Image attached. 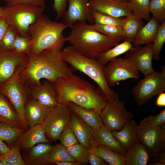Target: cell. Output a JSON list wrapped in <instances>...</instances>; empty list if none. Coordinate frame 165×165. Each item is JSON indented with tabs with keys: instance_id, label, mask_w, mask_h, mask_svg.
I'll return each instance as SVG.
<instances>
[{
	"instance_id": "obj_1",
	"label": "cell",
	"mask_w": 165,
	"mask_h": 165,
	"mask_svg": "<svg viewBox=\"0 0 165 165\" xmlns=\"http://www.w3.org/2000/svg\"><path fill=\"white\" fill-rule=\"evenodd\" d=\"M53 84L59 103L72 102L101 113L108 102L100 88L73 74L59 78Z\"/></svg>"
},
{
	"instance_id": "obj_2",
	"label": "cell",
	"mask_w": 165,
	"mask_h": 165,
	"mask_svg": "<svg viewBox=\"0 0 165 165\" xmlns=\"http://www.w3.org/2000/svg\"><path fill=\"white\" fill-rule=\"evenodd\" d=\"M61 51L47 49L38 54H28V62L19 75V79L29 87L40 85L42 79L53 83L61 77L72 74Z\"/></svg>"
},
{
	"instance_id": "obj_3",
	"label": "cell",
	"mask_w": 165,
	"mask_h": 165,
	"mask_svg": "<svg viewBox=\"0 0 165 165\" xmlns=\"http://www.w3.org/2000/svg\"><path fill=\"white\" fill-rule=\"evenodd\" d=\"M66 41L83 56L95 58L101 52L120 43L123 38L107 36L97 31L86 21L77 22L71 27Z\"/></svg>"
},
{
	"instance_id": "obj_4",
	"label": "cell",
	"mask_w": 165,
	"mask_h": 165,
	"mask_svg": "<svg viewBox=\"0 0 165 165\" xmlns=\"http://www.w3.org/2000/svg\"><path fill=\"white\" fill-rule=\"evenodd\" d=\"M67 28L63 22L52 21L42 14L28 28L31 43L29 53L38 54L47 49L62 50L67 42L63 32Z\"/></svg>"
},
{
	"instance_id": "obj_5",
	"label": "cell",
	"mask_w": 165,
	"mask_h": 165,
	"mask_svg": "<svg viewBox=\"0 0 165 165\" xmlns=\"http://www.w3.org/2000/svg\"><path fill=\"white\" fill-rule=\"evenodd\" d=\"M61 55L63 60L70 64L72 71H79L94 80L103 91L108 101L115 103L119 100L118 94L110 88L106 81L105 66L96 59L83 56L71 46L63 48Z\"/></svg>"
},
{
	"instance_id": "obj_6",
	"label": "cell",
	"mask_w": 165,
	"mask_h": 165,
	"mask_svg": "<svg viewBox=\"0 0 165 165\" xmlns=\"http://www.w3.org/2000/svg\"><path fill=\"white\" fill-rule=\"evenodd\" d=\"M45 8L28 4H20L2 6V16L8 26L21 36L29 38L30 26L43 14Z\"/></svg>"
},
{
	"instance_id": "obj_7",
	"label": "cell",
	"mask_w": 165,
	"mask_h": 165,
	"mask_svg": "<svg viewBox=\"0 0 165 165\" xmlns=\"http://www.w3.org/2000/svg\"><path fill=\"white\" fill-rule=\"evenodd\" d=\"M27 64L20 65L12 77L0 86V91L7 98L16 111L24 131L29 127L25 116L24 107L31 97L28 87L19 79V75Z\"/></svg>"
},
{
	"instance_id": "obj_8",
	"label": "cell",
	"mask_w": 165,
	"mask_h": 165,
	"mask_svg": "<svg viewBox=\"0 0 165 165\" xmlns=\"http://www.w3.org/2000/svg\"><path fill=\"white\" fill-rule=\"evenodd\" d=\"M160 72L154 71L140 79L133 88L132 94L139 106L165 92V66H162Z\"/></svg>"
},
{
	"instance_id": "obj_9",
	"label": "cell",
	"mask_w": 165,
	"mask_h": 165,
	"mask_svg": "<svg viewBox=\"0 0 165 165\" xmlns=\"http://www.w3.org/2000/svg\"><path fill=\"white\" fill-rule=\"evenodd\" d=\"M72 110L68 103H59L50 108L42 124L47 137L55 141L69 123Z\"/></svg>"
},
{
	"instance_id": "obj_10",
	"label": "cell",
	"mask_w": 165,
	"mask_h": 165,
	"mask_svg": "<svg viewBox=\"0 0 165 165\" xmlns=\"http://www.w3.org/2000/svg\"><path fill=\"white\" fill-rule=\"evenodd\" d=\"M165 124L154 126L140 123L138 130L139 141L147 149L151 158L165 150Z\"/></svg>"
},
{
	"instance_id": "obj_11",
	"label": "cell",
	"mask_w": 165,
	"mask_h": 165,
	"mask_svg": "<svg viewBox=\"0 0 165 165\" xmlns=\"http://www.w3.org/2000/svg\"><path fill=\"white\" fill-rule=\"evenodd\" d=\"M125 104L119 100L115 103L108 101L101 111L103 124L111 132L121 130L133 118V114L127 109Z\"/></svg>"
},
{
	"instance_id": "obj_12",
	"label": "cell",
	"mask_w": 165,
	"mask_h": 165,
	"mask_svg": "<svg viewBox=\"0 0 165 165\" xmlns=\"http://www.w3.org/2000/svg\"><path fill=\"white\" fill-rule=\"evenodd\" d=\"M106 81L110 87L115 86L119 81L127 79H138V71L129 61L121 57L115 58L104 67Z\"/></svg>"
},
{
	"instance_id": "obj_13",
	"label": "cell",
	"mask_w": 165,
	"mask_h": 165,
	"mask_svg": "<svg viewBox=\"0 0 165 165\" xmlns=\"http://www.w3.org/2000/svg\"><path fill=\"white\" fill-rule=\"evenodd\" d=\"M125 58L129 61L144 77L153 72L152 61L154 53L153 43L141 45L133 46L126 53Z\"/></svg>"
},
{
	"instance_id": "obj_14",
	"label": "cell",
	"mask_w": 165,
	"mask_h": 165,
	"mask_svg": "<svg viewBox=\"0 0 165 165\" xmlns=\"http://www.w3.org/2000/svg\"><path fill=\"white\" fill-rule=\"evenodd\" d=\"M27 55L20 54L0 47V86L13 75L17 68L28 62Z\"/></svg>"
},
{
	"instance_id": "obj_15",
	"label": "cell",
	"mask_w": 165,
	"mask_h": 165,
	"mask_svg": "<svg viewBox=\"0 0 165 165\" xmlns=\"http://www.w3.org/2000/svg\"><path fill=\"white\" fill-rule=\"evenodd\" d=\"M89 0H68V7L62 17V22L71 27L79 21L93 22L88 3Z\"/></svg>"
},
{
	"instance_id": "obj_16",
	"label": "cell",
	"mask_w": 165,
	"mask_h": 165,
	"mask_svg": "<svg viewBox=\"0 0 165 165\" xmlns=\"http://www.w3.org/2000/svg\"><path fill=\"white\" fill-rule=\"evenodd\" d=\"M69 126L78 142L96 152L98 145L94 138L92 128L72 111Z\"/></svg>"
},
{
	"instance_id": "obj_17",
	"label": "cell",
	"mask_w": 165,
	"mask_h": 165,
	"mask_svg": "<svg viewBox=\"0 0 165 165\" xmlns=\"http://www.w3.org/2000/svg\"><path fill=\"white\" fill-rule=\"evenodd\" d=\"M88 6L91 10L116 18L126 16L129 13L132 12L129 2L89 0Z\"/></svg>"
},
{
	"instance_id": "obj_18",
	"label": "cell",
	"mask_w": 165,
	"mask_h": 165,
	"mask_svg": "<svg viewBox=\"0 0 165 165\" xmlns=\"http://www.w3.org/2000/svg\"><path fill=\"white\" fill-rule=\"evenodd\" d=\"M31 98L36 100L44 106L51 108L59 104L53 83L44 80L38 85L28 87Z\"/></svg>"
},
{
	"instance_id": "obj_19",
	"label": "cell",
	"mask_w": 165,
	"mask_h": 165,
	"mask_svg": "<svg viewBox=\"0 0 165 165\" xmlns=\"http://www.w3.org/2000/svg\"><path fill=\"white\" fill-rule=\"evenodd\" d=\"M50 108L44 106L35 99L30 98L24 107L25 116L29 128L38 124H42Z\"/></svg>"
},
{
	"instance_id": "obj_20",
	"label": "cell",
	"mask_w": 165,
	"mask_h": 165,
	"mask_svg": "<svg viewBox=\"0 0 165 165\" xmlns=\"http://www.w3.org/2000/svg\"><path fill=\"white\" fill-rule=\"evenodd\" d=\"M138 127L135 121L131 120L120 131L112 132L113 136L127 152L139 141Z\"/></svg>"
},
{
	"instance_id": "obj_21",
	"label": "cell",
	"mask_w": 165,
	"mask_h": 165,
	"mask_svg": "<svg viewBox=\"0 0 165 165\" xmlns=\"http://www.w3.org/2000/svg\"><path fill=\"white\" fill-rule=\"evenodd\" d=\"M21 148L31 149L40 143H49L46 131L42 124H38L24 132L16 140Z\"/></svg>"
},
{
	"instance_id": "obj_22",
	"label": "cell",
	"mask_w": 165,
	"mask_h": 165,
	"mask_svg": "<svg viewBox=\"0 0 165 165\" xmlns=\"http://www.w3.org/2000/svg\"><path fill=\"white\" fill-rule=\"evenodd\" d=\"M92 132L97 145L105 146L115 152L127 156V152L113 136L112 132L103 124L98 128L92 129Z\"/></svg>"
},
{
	"instance_id": "obj_23",
	"label": "cell",
	"mask_w": 165,
	"mask_h": 165,
	"mask_svg": "<svg viewBox=\"0 0 165 165\" xmlns=\"http://www.w3.org/2000/svg\"><path fill=\"white\" fill-rule=\"evenodd\" d=\"M160 24L151 17L148 22L139 29L132 42V45H141L153 42Z\"/></svg>"
},
{
	"instance_id": "obj_24",
	"label": "cell",
	"mask_w": 165,
	"mask_h": 165,
	"mask_svg": "<svg viewBox=\"0 0 165 165\" xmlns=\"http://www.w3.org/2000/svg\"><path fill=\"white\" fill-rule=\"evenodd\" d=\"M125 165H146L151 158L147 148L139 141L127 152Z\"/></svg>"
},
{
	"instance_id": "obj_25",
	"label": "cell",
	"mask_w": 165,
	"mask_h": 165,
	"mask_svg": "<svg viewBox=\"0 0 165 165\" xmlns=\"http://www.w3.org/2000/svg\"><path fill=\"white\" fill-rule=\"evenodd\" d=\"M0 123L23 129L16 111L7 98L0 91Z\"/></svg>"
},
{
	"instance_id": "obj_26",
	"label": "cell",
	"mask_w": 165,
	"mask_h": 165,
	"mask_svg": "<svg viewBox=\"0 0 165 165\" xmlns=\"http://www.w3.org/2000/svg\"><path fill=\"white\" fill-rule=\"evenodd\" d=\"M72 110L85 121L92 129L100 127L103 124L101 113L93 109L80 106L72 102H68Z\"/></svg>"
},
{
	"instance_id": "obj_27",
	"label": "cell",
	"mask_w": 165,
	"mask_h": 165,
	"mask_svg": "<svg viewBox=\"0 0 165 165\" xmlns=\"http://www.w3.org/2000/svg\"><path fill=\"white\" fill-rule=\"evenodd\" d=\"M53 146L48 143H40L31 148L25 162L26 165H43L46 157L51 152Z\"/></svg>"
},
{
	"instance_id": "obj_28",
	"label": "cell",
	"mask_w": 165,
	"mask_h": 165,
	"mask_svg": "<svg viewBox=\"0 0 165 165\" xmlns=\"http://www.w3.org/2000/svg\"><path fill=\"white\" fill-rule=\"evenodd\" d=\"M132 46L131 42L124 40L112 48L101 52L95 58L101 64L105 66L117 56L126 53Z\"/></svg>"
},
{
	"instance_id": "obj_29",
	"label": "cell",
	"mask_w": 165,
	"mask_h": 165,
	"mask_svg": "<svg viewBox=\"0 0 165 165\" xmlns=\"http://www.w3.org/2000/svg\"><path fill=\"white\" fill-rule=\"evenodd\" d=\"M122 28L123 32L124 40L133 42L141 28L144 25L142 20L135 16L132 12L125 16Z\"/></svg>"
},
{
	"instance_id": "obj_30",
	"label": "cell",
	"mask_w": 165,
	"mask_h": 165,
	"mask_svg": "<svg viewBox=\"0 0 165 165\" xmlns=\"http://www.w3.org/2000/svg\"><path fill=\"white\" fill-rule=\"evenodd\" d=\"M96 152L109 165H125L126 156L107 147L98 145Z\"/></svg>"
},
{
	"instance_id": "obj_31",
	"label": "cell",
	"mask_w": 165,
	"mask_h": 165,
	"mask_svg": "<svg viewBox=\"0 0 165 165\" xmlns=\"http://www.w3.org/2000/svg\"><path fill=\"white\" fill-rule=\"evenodd\" d=\"M74 161L75 160L65 147L61 144H57L53 146L52 151L45 158L43 165L54 164L57 162Z\"/></svg>"
},
{
	"instance_id": "obj_32",
	"label": "cell",
	"mask_w": 165,
	"mask_h": 165,
	"mask_svg": "<svg viewBox=\"0 0 165 165\" xmlns=\"http://www.w3.org/2000/svg\"><path fill=\"white\" fill-rule=\"evenodd\" d=\"M24 132L23 129L0 123V139L6 143L8 145L16 141Z\"/></svg>"
},
{
	"instance_id": "obj_33",
	"label": "cell",
	"mask_w": 165,
	"mask_h": 165,
	"mask_svg": "<svg viewBox=\"0 0 165 165\" xmlns=\"http://www.w3.org/2000/svg\"><path fill=\"white\" fill-rule=\"evenodd\" d=\"M7 153L0 155V161L4 165H25L20 152L21 148L19 143L16 141L12 145Z\"/></svg>"
},
{
	"instance_id": "obj_34",
	"label": "cell",
	"mask_w": 165,
	"mask_h": 165,
	"mask_svg": "<svg viewBox=\"0 0 165 165\" xmlns=\"http://www.w3.org/2000/svg\"><path fill=\"white\" fill-rule=\"evenodd\" d=\"M150 0H128L132 13L136 16L148 21L151 18L149 5Z\"/></svg>"
},
{
	"instance_id": "obj_35",
	"label": "cell",
	"mask_w": 165,
	"mask_h": 165,
	"mask_svg": "<svg viewBox=\"0 0 165 165\" xmlns=\"http://www.w3.org/2000/svg\"><path fill=\"white\" fill-rule=\"evenodd\" d=\"M90 10L94 23L112 25L122 28L125 18H116Z\"/></svg>"
},
{
	"instance_id": "obj_36",
	"label": "cell",
	"mask_w": 165,
	"mask_h": 165,
	"mask_svg": "<svg viewBox=\"0 0 165 165\" xmlns=\"http://www.w3.org/2000/svg\"><path fill=\"white\" fill-rule=\"evenodd\" d=\"M66 149L75 161L81 165L85 164L88 163L89 150L83 145L78 143Z\"/></svg>"
},
{
	"instance_id": "obj_37",
	"label": "cell",
	"mask_w": 165,
	"mask_h": 165,
	"mask_svg": "<svg viewBox=\"0 0 165 165\" xmlns=\"http://www.w3.org/2000/svg\"><path fill=\"white\" fill-rule=\"evenodd\" d=\"M91 26L98 31L108 36L114 38H123L124 33L122 28L111 25L93 23Z\"/></svg>"
},
{
	"instance_id": "obj_38",
	"label": "cell",
	"mask_w": 165,
	"mask_h": 165,
	"mask_svg": "<svg viewBox=\"0 0 165 165\" xmlns=\"http://www.w3.org/2000/svg\"><path fill=\"white\" fill-rule=\"evenodd\" d=\"M149 9L152 17L160 24L165 21V0H150Z\"/></svg>"
},
{
	"instance_id": "obj_39",
	"label": "cell",
	"mask_w": 165,
	"mask_h": 165,
	"mask_svg": "<svg viewBox=\"0 0 165 165\" xmlns=\"http://www.w3.org/2000/svg\"><path fill=\"white\" fill-rule=\"evenodd\" d=\"M165 42V21L160 24L156 37L153 43L154 55L153 59L159 60L160 54Z\"/></svg>"
},
{
	"instance_id": "obj_40",
	"label": "cell",
	"mask_w": 165,
	"mask_h": 165,
	"mask_svg": "<svg viewBox=\"0 0 165 165\" xmlns=\"http://www.w3.org/2000/svg\"><path fill=\"white\" fill-rule=\"evenodd\" d=\"M31 47L29 38L21 36L17 34L13 44V50L19 53L27 55L29 53Z\"/></svg>"
},
{
	"instance_id": "obj_41",
	"label": "cell",
	"mask_w": 165,
	"mask_h": 165,
	"mask_svg": "<svg viewBox=\"0 0 165 165\" xmlns=\"http://www.w3.org/2000/svg\"><path fill=\"white\" fill-rule=\"evenodd\" d=\"M61 144L67 148L78 143L75 136L69 126V123L66 126L59 138Z\"/></svg>"
},
{
	"instance_id": "obj_42",
	"label": "cell",
	"mask_w": 165,
	"mask_h": 165,
	"mask_svg": "<svg viewBox=\"0 0 165 165\" xmlns=\"http://www.w3.org/2000/svg\"><path fill=\"white\" fill-rule=\"evenodd\" d=\"M17 34L14 29L9 26L0 42V47L6 50H13V44Z\"/></svg>"
},
{
	"instance_id": "obj_43",
	"label": "cell",
	"mask_w": 165,
	"mask_h": 165,
	"mask_svg": "<svg viewBox=\"0 0 165 165\" xmlns=\"http://www.w3.org/2000/svg\"><path fill=\"white\" fill-rule=\"evenodd\" d=\"M140 123L154 126H161L165 123V108L156 116L151 115L144 118Z\"/></svg>"
},
{
	"instance_id": "obj_44",
	"label": "cell",
	"mask_w": 165,
	"mask_h": 165,
	"mask_svg": "<svg viewBox=\"0 0 165 165\" xmlns=\"http://www.w3.org/2000/svg\"><path fill=\"white\" fill-rule=\"evenodd\" d=\"M6 4L11 5L20 4H28L45 8V0H0Z\"/></svg>"
},
{
	"instance_id": "obj_45",
	"label": "cell",
	"mask_w": 165,
	"mask_h": 165,
	"mask_svg": "<svg viewBox=\"0 0 165 165\" xmlns=\"http://www.w3.org/2000/svg\"><path fill=\"white\" fill-rule=\"evenodd\" d=\"M68 0H54L53 9L57 13L56 19L62 18L66 10Z\"/></svg>"
},
{
	"instance_id": "obj_46",
	"label": "cell",
	"mask_w": 165,
	"mask_h": 165,
	"mask_svg": "<svg viewBox=\"0 0 165 165\" xmlns=\"http://www.w3.org/2000/svg\"><path fill=\"white\" fill-rule=\"evenodd\" d=\"M88 163L91 165H109L96 152L89 150Z\"/></svg>"
},
{
	"instance_id": "obj_47",
	"label": "cell",
	"mask_w": 165,
	"mask_h": 165,
	"mask_svg": "<svg viewBox=\"0 0 165 165\" xmlns=\"http://www.w3.org/2000/svg\"><path fill=\"white\" fill-rule=\"evenodd\" d=\"M149 165H165V150L156 156L152 157L149 160Z\"/></svg>"
},
{
	"instance_id": "obj_48",
	"label": "cell",
	"mask_w": 165,
	"mask_h": 165,
	"mask_svg": "<svg viewBox=\"0 0 165 165\" xmlns=\"http://www.w3.org/2000/svg\"><path fill=\"white\" fill-rule=\"evenodd\" d=\"M8 27L7 22L1 16L0 17V42L5 34Z\"/></svg>"
},
{
	"instance_id": "obj_49",
	"label": "cell",
	"mask_w": 165,
	"mask_h": 165,
	"mask_svg": "<svg viewBox=\"0 0 165 165\" xmlns=\"http://www.w3.org/2000/svg\"><path fill=\"white\" fill-rule=\"evenodd\" d=\"M156 105L158 106H165V93L162 92L158 95L156 101Z\"/></svg>"
},
{
	"instance_id": "obj_50",
	"label": "cell",
	"mask_w": 165,
	"mask_h": 165,
	"mask_svg": "<svg viewBox=\"0 0 165 165\" xmlns=\"http://www.w3.org/2000/svg\"><path fill=\"white\" fill-rule=\"evenodd\" d=\"M10 148L2 140L0 139V155L5 154L10 150Z\"/></svg>"
},
{
	"instance_id": "obj_51",
	"label": "cell",
	"mask_w": 165,
	"mask_h": 165,
	"mask_svg": "<svg viewBox=\"0 0 165 165\" xmlns=\"http://www.w3.org/2000/svg\"><path fill=\"white\" fill-rule=\"evenodd\" d=\"M57 165H81L79 163L75 161H64L57 162L54 163Z\"/></svg>"
},
{
	"instance_id": "obj_52",
	"label": "cell",
	"mask_w": 165,
	"mask_h": 165,
	"mask_svg": "<svg viewBox=\"0 0 165 165\" xmlns=\"http://www.w3.org/2000/svg\"><path fill=\"white\" fill-rule=\"evenodd\" d=\"M116 1L121 2H128V0H114Z\"/></svg>"
},
{
	"instance_id": "obj_53",
	"label": "cell",
	"mask_w": 165,
	"mask_h": 165,
	"mask_svg": "<svg viewBox=\"0 0 165 165\" xmlns=\"http://www.w3.org/2000/svg\"><path fill=\"white\" fill-rule=\"evenodd\" d=\"M0 165H4L3 163L1 161H0Z\"/></svg>"
}]
</instances>
